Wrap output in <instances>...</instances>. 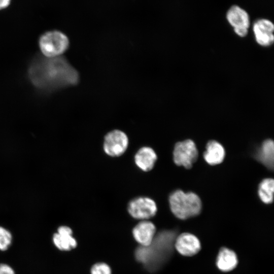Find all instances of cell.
Returning a JSON list of instances; mask_svg holds the SVG:
<instances>
[{"instance_id": "1", "label": "cell", "mask_w": 274, "mask_h": 274, "mask_svg": "<svg viewBox=\"0 0 274 274\" xmlns=\"http://www.w3.org/2000/svg\"><path fill=\"white\" fill-rule=\"evenodd\" d=\"M28 77L36 87L48 90L76 85L80 79L78 71L62 56L36 58L29 67Z\"/></svg>"}, {"instance_id": "2", "label": "cell", "mask_w": 274, "mask_h": 274, "mask_svg": "<svg viewBox=\"0 0 274 274\" xmlns=\"http://www.w3.org/2000/svg\"><path fill=\"white\" fill-rule=\"evenodd\" d=\"M176 237V232L171 230L156 234L150 245L141 246L136 250V258L146 264H160L172 254Z\"/></svg>"}, {"instance_id": "3", "label": "cell", "mask_w": 274, "mask_h": 274, "mask_svg": "<svg viewBox=\"0 0 274 274\" xmlns=\"http://www.w3.org/2000/svg\"><path fill=\"white\" fill-rule=\"evenodd\" d=\"M169 203L174 215L182 220L197 216L201 210V202L197 194L181 190H176L169 195Z\"/></svg>"}, {"instance_id": "4", "label": "cell", "mask_w": 274, "mask_h": 274, "mask_svg": "<svg viewBox=\"0 0 274 274\" xmlns=\"http://www.w3.org/2000/svg\"><path fill=\"white\" fill-rule=\"evenodd\" d=\"M40 50L46 57L52 58L61 56L68 49L67 37L59 30H51L43 33L40 38Z\"/></svg>"}, {"instance_id": "5", "label": "cell", "mask_w": 274, "mask_h": 274, "mask_svg": "<svg viewBox=\"0 0 274 274\" xmlns=\"http://www.w3.org/2000/svg\"><path fill=\"white\" fill-rule=\"evenodd\" d=\"M197 157L198 151L193 141L186 140L176 144L173 151V159L177 165L190 168Z\"/></svg>"}, {"instance_id": "6", "label": "cell", "mask_w": 274, "mask_h": 274, "mask_svg": "<svg viewBox=\"0 0 274 274\" xmlns=\"http://www.w3.org/2000/svg\"><path fill=\"white\" fill-rule=\"evenodd\" d=\"M157 208L155 201L147 197H139L131 200L128 205V211L134 218L147 220L155 215Z\"/></svg>"}, {"instance_id": "7", "label": "cell", "mask_w": 274, "mask_h": 274, "mask_svg": "<svg viewBox=\"0 0 274 274\" xmlns=\"http://www.w3.org/2000/svg\"><path fill=\"white\" fill-rule=\"evenodd\" d=\"M128 145V137L121 130L115 129L105 135L104 149L109 156L115 157L122 155L126 150Z\"/></svg>"}, {"instance_id": "8", "label": "cell", "mask_w": 274, "mask_h": 274, "mask_svg": "<svg viewBox=\"0 0 274 274\" xmlns=\"http://www.w3.org/2000/svg\"><path fill=\"white\" fill-rule=\"evenodd\" d=\"M226 18L238 36L244 37L247 35L250 18L245 10L238 6H233L228 11Z\"/></svg>"}, {"instance_id": "9", "label": "cell", "mask_w": 274, "mask_h": 274, "mask_svg": "<svg viewBox=\"0 0 274 274\" xmlns=\"http://www.w3.org/2000/svg\"><path fill=\"white\" fill-rule=\"evenodd\" d=\"M174 248L181 255L192 256L200 250L201 245L198 238L190 233H183L175 239Z\"/></svg>"}, {"instance_id": "10", "label": "cell", "mask_w": 274, "mask_h": 274, "mask_svg": "<svg viewBox=\"0 0 274 274\" xmlns=\"http://www.w3.org/2000/svg\"><path fill=\"white\" fill-rule=\"evenodd\" d=\"M253 31L257 43L264 47L270 46L274 42L273 24L269 20L260 19L255 22Z\"/></svg>"}, {"instance_id": "11", "label": "cell", "mask_w": 274, "mask_h": 274, "mask_svg": "<svg viewBox=\"0 0 274 274\" xmlns=\"http://www.w3.org/2000/svg\"><path fill=\"white\" fill-rule=\"evenodd\" d=\"M132 234L141 246H149L156 235L155 226L149 221L142 220L133 228Z\"/></svg>"}, {"instance_id": "12", "label": "cell", "mask_w": 274, "mask_h": 274, "mask_svg": "<svg viewBox=\"0 0 274 274\" xmlns=\"http://www.w3.org/2000/svg\"><path fill=\"white\" fill-rule=\"evenodd\" d=\"M54 246L59 250L68 251L75 249L77 242L73 236L72 229L67 226H60L52 236Z\"/></svg>"}, {"instance_id": "13", "label": "cell", "mask_w": 274, "mask_h": 274, "mask_svg": "<svg viewBox=\"0 0 274 274\" xmlns=\"http://www.w3.org/2000/svg\"><path fill=\"white\" fill-rule=\"evenodd\" d=\"M157 160V155L154 150L149 147L140 148L134 156L136 165L142 170L148 172L152 169Z\"/></svg>"}, {"instance_id": "14", "label": "cell", "mask_w": 274, "mask_h": 274, "mask_svg": "<svg viewBox=\"0 0 274 274\" xmlns=\"http://www.w3.org/2000/svg\"><path fill=\"white\" fill-rule=\"evenodd\" d=\"M225 155V149L220 143L215 140L210 141L207 143L203 158L208 164L214 165L221 163Z\"/></svg>"}, {"instance_id": "15", "label": "cell", "mask_w": 274, "mask_h": 274, "mask_svg": "<svg viewBox=\"0 0 274 274\" xmlns=\"http://www.w3.org/2000/svg\"><path fill=\"white\" fill-rule=\"evenodd\" d=\"M238 263L235 253L227 248L220 249L217 258V266L221 271L227 272L233 270Z\"/></svg>"}, {"instance_id": "16", "label": "cell", "mask_w": 274, "mask_h": 274, "mask_svg": "<svg viewBox=\"0 0 274 274\" xmlns=\"http://www.w3.org/2000/svg\"><path fill=\"white\" fill-rule=\"evenodd\" d=\"M258 160L260 161L267 168H273L274 146L272 140L264 141L256 155Z\"/></svg>"}, {"instance_id": "17", "label": "cell", "mask_w": 274, "mask_h": 274, "mask_svg": "<svg viewBox=\"0 0 274 274\" xmlns=\"http://www.w3.org/2000/svg\"><path fill=\"white\" fill-rule=\"evenodd\" d=\"M274 181L271 178L263 180L258 186V193L261 200L266 204L273 201Z\"/></svg>"}, {"instance_id": "18", "label": "cell", "mask_w": 274, "mask_h": 274, "mask_svg": "<svg viewBox=\"0 0 274 274\" xmlns=\"http://www.w3.org/2000/svg\"><path fill=\"white\" fill-rule=\"evenodd\" d=\"M12 235L6 228L0 226V251H6L11 245Z\"/></svg>"}, {"instance_id": "19", "label": "cell", "mask_w": 274, "mask_h": 274, "mask_svg": "<svg viewBox=\"0 0 274 274\" xmlns=\"http://www.w3.org/2000/svg\"><path fill=\"white\" fill-rule=\"evenodd\" d=\"M91 274H112L110 267L104 262L94 264L91 268Z\"/></svg>"}, {"instance_id": "20", "label": "cell", "mask_w": 274, "mask_h": 274, "mask_svg": "<svg viewBox=\"0 0 274 274\" xmlns=\"http://www.w3.org/2000/svg\"><path fill=\"white\" fill-rule=\"evenodd\" d=\"M0 274H15L13 268L5 263L0 264Z\"/></svg>"}, {"instance_id": "21", "label": "cell", "mask_w": 274, "mask_h": 274, "mask_svg": "<svg viewBox=\"0 0 274 274\" xmlns=\"http://www.w3.org/2000/svg\"><path fill=\"white\" fill-rule=\"evenodd\" d=\"M11 0H0V10L7 8L11 3Z\"/></svg>"}]
</instances>
